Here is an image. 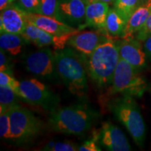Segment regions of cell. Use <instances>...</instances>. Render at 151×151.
Listing matches in <instances>:
<instances>
[{
  "instance_id": "cell-17",
  "label": "cell",
  "mask_w": 151,
  "mask_h": 151,
  "mask_svg": "<svg viewBox=\"0 0 151 151\" xmlns=\"http://www.w3.org/2000/svg\"><path fill=\"white\" fill-rule=\"evenodd\" d=\"M151 12V3L142 4L132 14L128 19L122 36V39L133 38L144 25Z\"/></svg>"
},
{
  "instance_id": "cell-29",
  "label": "cell",
  "mask_w": 151,
  "mask_h": 151,
  "mask_svg": "<svg viewBox=\"0 0 151 151\" xmlns=\"http://www.w3.org/2000/svg\"><path fill=\"white\" fill-rule=\"evenodd\" d=\"M6 51L1 49L0 50V71H4L10 73V70H9V60L6 55Z\"/></svg>"
},
{
  "instance_id": "cell-5",
  "label": "cell",
  "mask_w": 151,
  "mask_h": 151,
  "mask_svg": "<svg viewBox=\"0 0 151 151\" xmlns=\"http://www.w3.org/2000/svg\"><path fill=\"white\" fill-rule=\"evenodd\" d=\"M108 94H121L141 97L147 88L146 81L137 72V69L125 60L120 58L115 71Z\"/></svg>"
},
{
  "instance_id": "cell-11",
  "label": "cell",
  "mask_w": 151,
  "mask_h": 151,
  "mask_svg": "<svg viewBox=\"0 0 151 151\" xmlns=\"http://www.w3.org/2000/svg\"><path fill=\"white\" fill-rule=\"evenodd\" d=\"M110 39L111 37L108 35H104L99 32H78L71 36L67 44L83 55L88 56L98 46L108 41Z\"/></svg>"
},
{
  "instance_id": "cell-26",
  "label": "cell",
  "mask_w": 151,
  "mask_h": 151,
  "mask_svg": "<svg viewBox=\"0 0 151 151\" xmlns=\"http://www.w3.org/2000/svg\"><path fill=\"white\" fill-rule=\"evenodd\" d=\"M18 5L26 12L39 14L40 0H18Z\"/></svg>"
},
{
  "instance_id": "cell-20",
  "label": "cell",
  "mask_w": 151,
  "mask_h": 151,
  "mask_svg": "<svg viewBox=\"0 0 151 151\" xmlns=\"http://www.w3.org/2000/svg\"><path fill=\"white\" fill-rule=\"evenodd\" d=\"M141 4L140 0H116L114 8L126 21Z\"/></svg>"
},
{
  "instance_id": "cell-34",
  "label": "cell",
  "mask_w": 151,
  "mask_h": 151,
  "mask_svg": "<svg viewBox=\"0 0 151 151\" xmlns=\"http://www.w3.org/2000/svg\"><path fill=\"white\" fill-rule=\"evenodd\" d=\"M82 1H84V3L86 4H87L89 3L90 1H91L92 0H82Z\"/></svg>"
},
{
  "instance_id": "cell-4",
  "label": "cell",
  "mask_w": 151,
  "mask_h": 151,
  "mask_svg": "<svg viewBox=\"0 0 151 151\" xmlns=\"http://www.w3.org/2000/svg\"><path fill=\"white\" fill-rule=\"evenodd\" d=\"M109 109L127 128L137 144L143 146L146 137V125L142 115L133 97L122 95L111 99Z\"/></svg>"
},
{
  "instance_id": "cell-28",
  "label": "cell",
  "mask_w": 151,
  "mask_h": 151,
  "mask_svg": "<svg viewBox=\"0 0 151 151\" xmlns=\"http://www.w3.org/2000/svg\"><path fill=\"white\" fill-rule=\"evenodd\" d=\"M151 35V12L149 16L147 18L146 22H145L144 25L143 26V27L138 32V33L136 35L137 37V39L139 41H143L150 37Z\"/></svg>"
},
{
  "instance_id": "cell-32",
  "label": "cell",
  "mask_w": 151,
  "mask_h": 151,
  "mask_svg": "<svg viewBox=\"0 0 151 151\" xmlns=\"http://www.w3.org/2000/svg\"><path fill=\"white\" fill-rule=\"evenodd\" d=\"M98 1H103V2H106V3L109 4H114L116 0H98Z\"/></svg>"
},
{
  "instance_id": "cell-18",
  "label": "cell",
  "mask_w": 151,
  "mask_h": 151,
  "mask_svg": "<svg viewBox=\"0 0 151 151\" xmlns=\"http://www.w3.org/2000/svg\"><path fill=\"white\" fill-rule=\"evenodd\" d=\"M27 42V39L21 35L4 32L0 35V48L12 56L21 53L23 46Z\"/></svg>"
},
{
  "instance_id": "cell-31",
  "label": "cell",
  "mask_w": 151,
  "mask_h": 151,
  "mask_svg": "<svg viewBox=\"0 0 151 151\" xmlns=\"http://www.w3.org/2000/svg\"><path fill=\"white\" fill-rule=\"evenodd\" d=\"M16 1V0H0V10L2 11L6 9Z\"/></svg>"
},
{
  "instance_id": "cell-14",
  "label": "cell",
  "mask_w": 151,
  "mask_h": 151,
  "mask_svg": "<svg viewBox=\"0 0 151 151\" xmlns=\"http://www.w3.org/2000/svg\"><path fill=\"white\" fill-rule=\"evenodd\" d=\"M138 39L133 38L122 39L118 43L120 58L125 60L135 69H141L146 65V51Z\"/></svg>"
},
{
  "instance_id": "cell-27",
  "label": "cell",
  "mask_w": 151,
  "mask_h": 151,
  "mask_svg": "<svg viewBox=\"0 0 151 151\" xmlns=\"http://www.w3.org/2000/svg\"><path fill=\"white\" fill-rule=\"evenodd\" d=\"M78 148L76 144L70 141H55L53 146L49 151H76Z\"/></svg>"
},
{
  "instance_id": "cell-2",
  "label": "cell",
  "mask_w": 151,
  "mask_h": 151,
  "mask_svg": "<svg viewBox=\"0 0 151 151\" xmlns=\"http://www.w3.org/2000/svg\"><path fill=\"white\" fill-rule=\"evenodd\" d=\"M54 55L57 71L69 92L78 97H86L88 87L85 56L71 48L55 50Z\"/></svg>"
},
{
  "instance_id": "cell-16",
  "label": "cell",
  "mask_w": 151,
  "mask_h": 151,
  "mask_svg": "<svg viewBox=\"0 0 151 151\" xmlns=\"http://www.w3.org/2000/svg\"><path fill=\"white\" fill-rule=\"evenodd\" d=\"M109 9V4L98 0H92L86 4V20L79 30L86 27H92L106 31V22Z\"/></svg>"
},
{
  "instance_id": "cell-3",
  "label": "cell",
  "mask_w": 151,
  "mask_h": 151,
  "mask_svg": "<svg viewBox=\"0 0 151 151\" xmlns=\"http://www.w3.org/2000/svg\"><path fill=\"white\" fill-rule=\"evenodd\" d=\"M86 57L87 72L92 82L100 88L111 85L120 60L118 43L111 38Z\"/></svg>"
},
{
  "instance_id": "cell-6",
  "label": "cell",
  "mask_w": 151,
  "mask_h": 151,
  "mask_svg": "<svg viewBox=\"0 0 151 151\" xmlns=\"http://www.w3.org/2000/svg\"><path fill=\"white\" fill-rule=\"evenodd\" d=\"M9 116L13 141L27 142L42 131L43 122L29 109L16 104L9 109Z\"/></svg>"
},
{
  "instance_id": "cell-30",
  "label": "cell",
  "mask_w": 151,
  "mask_h": 151,
  "mask_svg": "<svg viewBox=\"0 0 151 151\" xmlns=\"http://www.w3.org/2000/svg\"><path fill=\"white\" fill-rule=\"evenodd\" d=\"M144 50L146 53L151 56V35L148 38H146L144 41Z\"/></svg>"
},
{
  "instance_id": "cell-21",
  "label": "cell",
  "mask_w": 151,
  "mask_h": 151,
  "mask_svg": "<svg viewBox=\"0 0 151 151\" xmlns=\"http://www.w3.org/2000/svg\"><path fill=\"white\" fill-rule=\"evenodd\" d=\"M16 97L17 94L11 88L0 86V113L9 111L17 104Z\"/></svg>"
},
{
  "instance_id": "cell-10",
  "label": "cell",
  "mask_w": 151,
  "mask_h": 151,
  "mask_svg": "<svg viewBox=\"0 0 151 151\" xmlns=\"http://www.w3.org/2000/svg\"><path fill=\"white\" fill-rule=\"evenodd\" d=\"M86 9L82 0H58L55 18L71 27L80 28L86 20Z\"/></svg>"
},
{
  "instance_id": "cell-1",
  "label": "cell",
  "mask_w": 151,
  "mask_h": 151,
  "mask_svg": "<svg viewBox=\"0 0 151 151\" xmlns=\"http://www.w3.org/2000/svg\"><path fill=\"white\" fill-rule=\"evenodd\" d=\"M99 116L89 105L80 104L55 109L50 112L48 122L54 132L80 135L89 130Z\"/></svg>"
},
{
  "instance_id": "cell-9",
  "label": "cell",
  "mask_w": 151,
  "mask_h": 151,
  "mask_svg": "<svg viewBox=\"0 0 151 151\" xmlns=\"http://www.w3.org/2000/svg\"><path fill=\"white\" fill-rule=\"evenodd\" d=\"M79 32V30L73 32L63 35H54L47 32L44 30L27 21V25L24 29L22 36L27 40L28 42H31L40 48H44L46 46H53L55 50H62L65 48L67 44L68 41L71 36Z\"/></svg>"
},
{
  "instance_id": "cell-8",
  "label": "cell",
  "mask_w": 151,
  "mask_h": 151,
  "mask_svg": "<svg viewBox=\"0 0 151 151\" xmlns=\"http://www.w3.org/2000/svg\"><path fill=\"white\" fill-rule=\"evenodd\" d=\"M24 65L27 71L41 78L55 80L60 77L54 52L49 48L31 52L24 58Z\"/></svg>"
},
{
  "instance_id": "cell-19",
  "label": "cell",
  "mask_w": 151,
  "mask_h": 151,
  "mask_svg": "<svg viewBox=\"0 0 151 151\" xmlns=\"http://www.w3.org/2000/svg\"><path fill=\"white\" fill-rule=\"evenodd\" d=\"M126 21L115 8L110 9L106 22V29L109 35L122 37L125 28Z\"/></svg>"
},
{
  "instance_id": "cell-23",
  "label": "cell",
  "mask_w": 151,
  "mask_h": 151,
  "mask_svg": "<svg viewBox=\"0 0 151 151\" xmlns=\"http://www.w3.org/2000/svg\"><path fill=\"white\" fill-rule=\"evenodd\" d=\"M0 136L4 139L12 140L9 110L3 113H0Z\"/></svg>"
},
{
  "instance_id": "cell-13",
  "label": "cell",
  "mask_w": 151,
  "mask_h": 151,
  "mask_svg": "<svg viewBox=\"0 0 151 151\" xmlns=\"http://www.w3.org/2000/svg\"><path fill=\"white\" fill-rule=\"evenodd\" d=\"M27 20L25 11L18 4H11L6 9L1 11L0 15V30L1 33H12L22 35L23 33Z\"/></svg>"
},
{
  "instance_id": "cell-15",
  "label": "cell",
  "mask_w": 151,
  "mask_h": 151,
  "mask_svg": "<svg viewBox=\"0 0 151 151\" xmlns=\"http://www.w3.org/2000/svg\"><path fill=\"white\" fill-rule=\"evenodd\" d=\"M25 16L27 21L35 24L40 29L54 35L60 36L67 35V34L79 30L76 28L71 27L68 24L63 23V22H60L57 19L52 18V17L46 16L39 14L26 12V11Z\"/></svg>"
},
{
  "instance_id": "cell-7",
  "label": "cell",
  "mask_w": 151,
  "mask_h": 151,
  "mask_svg": "<svg viewBox=\"0 0 151 151\" xmlns=\"http://www.w3.org/2000/svg\"><path fill=\"white\" fill-rule=\"evenodd\" d=\"M22 100L31 105L39 106L50 112L58 108L60 99L44 83L36 78L20 81Z\"/></svg>"
},
{
  "instance_id": "cell-25",
  "label": "cell",
  "mask_w": 151,
  "mask_h": 151,
  "mask_svg": "<svg viewBox=\"0 0 151 151\" xmlns=\"http://www.w3.org/2000/svg\"><path fill=\"white\" fill-rule=\"evenodd\" d=\"M99 142V132H94L92 138L89 140L85 141L82 146L79 147L78 150L80 151H100L98 143Z\"/></svg>"
},
{
  "instance_id": "cell-12",
  "label": "cell",
  "mask_w": 151,
  "mask_h": 151,
  "mask_svg": "<svg viewBox=\"0 0 151 151\" xmlns=\"http://www.w3.org/2000/svg\"><path fill=\"white\" fill-rule=\"evenodd\" d=\"M99 144L108 150H131V146L122 130L109 121L101 124L99 129Z\"/></svg>"
},
{
  "instance_id": "cell-24",
  "label": "cell",
  "mask_w": 151,
  "mask_h": 151,
  "mask_svg": "<svg viewBox=\"0 0 151 151\" xmlns=\"http://www.w3.org/2000/svg\"><path fill=\"white\" fill-rule=\"evenodd\" d=\"M57 4L58 0H40L39 14L55 18Z\"/></svg>"
},
{
  "instance_id": "cell-22",
  "label": "cell",
  "mask_w": 151,
  "mask_h": 151,
  "mask_svg": "<svg viewBox=\"0 0 151 151\" xmlns=\"http://www.w3.org/2000/svg\"><path fill=\"white\" fill-rule=\"evenodd\" d=\"M0 86L7 87L14 90L20 99H22V92L20 90V82L16 80L9 73L0 71Z\"/></svg>"
},
{
  "instance_id": "cell-33",
  "label": "cell",
  "mask_w": 151,
  "mask_h": 151,
  "mask_svg": "<svg viewBox=\"0 0 151 151\" xmlns=\"http://www.w3.org/2000/svg\"><path fill=\"white\" fill-rule=\"evenodd\" d=\"M141 4H146L151 3V0H140Z\"/></svg>"
}]
</instances>
